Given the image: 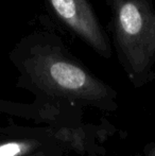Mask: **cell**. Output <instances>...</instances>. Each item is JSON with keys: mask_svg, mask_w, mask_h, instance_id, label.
<instances>
[{"mask_svg": "<svg viewBox=\"0 0 155 156\" xmlns=\"http://www.w3.org/2000/svg\"><path fill=\"white\" fill-rule=\"evenodd\" d=\"M23 85L38 93L90 103L105 104L115 91L95 76L66 47L62 37L48 30L23 36L10 52Z\"/></svg>", "mask_w": 155, "mask_h": 156, "instance_id": "6da1fadb", "label": "cell"}, {"mask_svg": "<svg viewBox=\"0 0 155 156\" xmlns=\"http://www.w3.org/2000/svg\"><path fill=\"white\" fill-rule=\"evenodd\" d=\"M111 12L108 36L120 65L135 86L153 78L155 6L153 0H105Z\"/></svg>", "mask_w": 155, "mask_h": 156, "instance_id": "7a4b0ae2", "label": "cell"}, {"mask_svg": "<svg viewBox=\"0 0 155 156\" xmlns=\"http://www.w3.org/2000/svg\"><path fill=\"white\" fill-rule=\"evenodd\" d=\"M49 14L99 56L110 60L113 47L89 0H43Z\"/></svg>", "mask_w": 155, "mask_h": 156, "instance_id": "3957f363", "label": "cell"}, {"mask_svg": "<svg viewBox=\"0 0 155 156\" xmlns=\"http://www.w3.org/2000/svg\"><path fill=\"white\" fill-rule=\"evenodd\" d=\"M34 148L29 141H12L0 144V156H23Z\"/></svg>", "mask_w": 155, "mask_h": 156, "instance_id": "277c9868", "label": "cell"}, {"mask_svg": "<svg viewBox=\"0 0 155 156\" xmlns=\"http://www.w3.org/2000/svg\"><path fill=\"white\" fill-rule=\"evenodd\" d=\"M148 156H155V147L151 148L148 152Z\"/></svg>", "mask_w": 155, "mask_h": 156, "instance_id": "5b68a950", "label": "cell"}, {"mask_svg": "<svg viewBox=\"0 0 155 156\" xmlns=\"http://www.w3.org/2000/svg\"><path fill=\"white\" fill-rule=\"evenodd\" d=\"M31 156H44L41 153H38V154H34V155H31Z\"/></svg>", "mask_w": 155, "mask_h": 156, "instance_id": "8992f818", "label": "cell"}]
</instances>
